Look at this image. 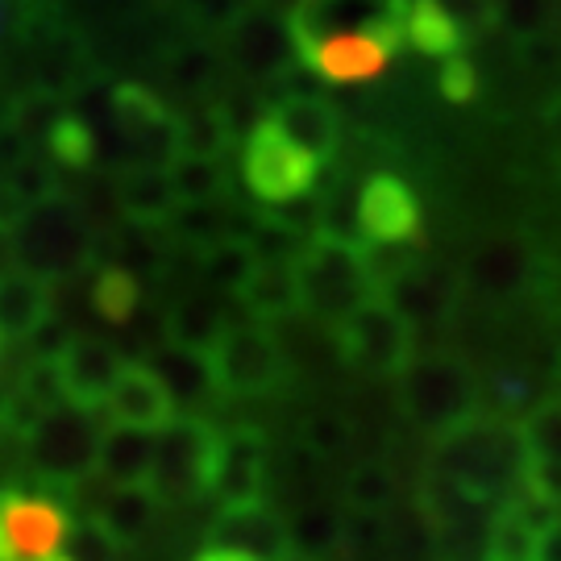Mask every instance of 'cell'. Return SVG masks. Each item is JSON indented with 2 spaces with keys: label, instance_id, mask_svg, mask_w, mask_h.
<instances>
[{
  "label": "cell",
  "instance_id": "6da1fadb",
  "mask_svg": "<svg viewBox=\"0 0 561 561\" xmlns=\"http://www.w3.org/2000/svg\"><path fill=\"white\" fill-rule=\"evenodd\" d=\"M408 13L412 0H296L287 34L324 83H366L408 46Z\"/></svg>",
  "mask_w": 561,
  "mask_h": 561
},
{
  "label": "cell",
  "instance_id": "7a4b0ae2",
  "mask_svg": "<svg viewBox=\"0 0 561 561\" xmlns=\"http://www.w3.org/2000/svg\"><path fill=\"white\" fill-rule=\"evenodd\" d=\"M296 279H300L304 312L337 324L350 312H358L366 300L382 296V283L375 275L370 250L362 241L317 238L308 241L296 259Z\"/></svg>",
  "mask_w": 561,
  "mask_h": 561
},
{
  "label": "cell",
  "instance_id": "3957f363",
  "mask_svg": "<svg viewBox=\"0 0 561 561\" xmlns=\"http://www.w3.org/2000/svg\"><path fill=\"white\" fill-rule=\"evenodd\" d=\"M482 403V387L466 362L449 354H428L408 366L400 379V412L424 428L433 442L454 433L458 424L474 421Z\"/></svg>",
  "mask_w": 561,
  "mask_h": 561
},
{
  "label": "cell",
  "instance_id": "277c9868",
  "mask_svg": "<svg viewBox=\"0 0 561 561\" xmlns=\"http://www.w3.org/2000/svg\"><path fill=\"white\" fill-rule=\"evenodd\" d=\"M333 345L341 362L375 379H403L416 362V324L403 317L387 296L366 300L358 312L333 324Z\"/></svg>",
  "mask_w": 561,
  "mask_h": 561
},
{
  "label": "cell",
  "instance_id": "5b68a950",
  "mask_svg": "<svg viewBox=\"0 0 561 561\" xmlns=\"http://www.w3.org/2000/svg\"><path fill=\"white\" fill-rule=\"evenodd\" d=\"M221 428L208 416H180L159 437V461L150 491L162 500V507H180L213 495L217 466H221Z\"/></svg>",
  "mask_w": 561,
  "mask_h": 561
},
{
  "label": "cell",
  "instance_id": "8992f818",
  "mask_svg": "<svg viewBox=\"0 0 561 561\" xmlns=\"http://www.w3.org/2000/svg\"><path fill=\"white\" fill-rule=\"evenodd\" d=\"M324 162H317L308 150H300L296 141L283 134L271 117H259L245 134L241 146V175L250 196L271 208H287L312 196L317 175Z\"/></svg>",
  "mask_w": 561,
  "mask_h": 561
},
{
  "label": "cell",
  "instance_id": "52a82bcc",
  "mask_svg": "<svg viewBox=\"0 0 561 561\" xmlns=\"http://www.w3.org/2000/svg\"><path fill=\"white\" fill-rule=\"evenodd\" d=\"M13 250H18L21 271H34L42 279H62L92 262V241L83 233L80 213L67 201H42L25 208V217L13 225Z\"/></svg>",
  "mask_w": 561,
  "mask_h": 561
},
{
  "label": "cell",
  "instance_id": "ba28073f",
  "mask_svg": "<svg viewBox=\"0 0 561 561\" xmlns=\"http://www.w3.org/2000/svg\"><path fill=\"white\" fill-rule=\"evenodd\" d=\"M217 396L225 400H250L275 391L283 379V345L262 324H229V333L208 354Z\"/></svg>",
  "mask_w": 561,
  "mask_h": 561
},
{
  "label": "cell",
  "instance_id": "9c48e42d",
  "mask_svg": "<svg viewBox=\"0 0 561 561\" xmlns=\"http://www.w3.org/2000/svg\"><path fill=\"white\" fill-rule=\"evenodd\" d=\"M71 512L18 486L0 491V561H50L71 541Z\"/></svg>",
  "mask_w": 561,
  "mask_h": 561
},
{
  "label": "cell",
  "instance_id": "30bf717a",
  "mask_svg": "<svg viewBox=\"0 0 561 561\" xmlns=\"http://www.w3.org/2000/svg\"><path fill=\"white\" fill-rule=\"evenodd\" d=\"M96 442H101V428L92 424V416L62 408L42 416L38 428L25 437V458L42 479L80 482L92 479L96 470Z\"/></svg>",
  "mask_w": 561,
  "mask_h": 561
},
{
  "label": "cell",
  "instance_id": "8fae6325",
  "mask_svg": "<svg viewBox=\"0 0 561 561\" xmlns=\"http://www.w3.org/2000/svg\"><path fill=\"white\" fill-rule=\"evenodd\" d=\"M354 233L366 250H400L421 233L416 192L396 175H370L354 204Z\"/></svg>",
  "mask_w": 561,
  "mask_h": 561
},
{
  "label": "cell",
  "instance_id": "7c38bea8",
  "mask_svg": "<svg viewBox=\"0 0 561 561\" xmlns=\"http://www.w3.org/2000/svg\"><path fill=\"white\" fill-rule=\"evenodd\" d=\"M266 461L271 442L259 428L238 424L221 437V466L213 482V503L217 512H238V507H259L266 503Z\"/></svg>",
  "mask_w": 561,
  "mask_h": 561
},
{
  "label": "cell",
  "instance_id": "4fadbf2b",
  "mask_svg": "<svg viewBox=\"0 0 561 561\" xmlns=\"http://www.w3.org/2000/svg\"><path fill=\"white\" fill-rule=\"evenodd\" d=\"M121 370H125V358L108 345L104 337H80L71 341V350L59 358V375H62V391H67V408L76 412H104L108 400H113V387H117Z\"/></svg>",
  "mask_w": 561,
  "mask_h": 561
},
{
  "label": "cell",
  "instance_id": "5bb4252c",
  "mask_svg": "<svg viewBox=\"0 0 561 561\" xmlns=\"http://www.w3.org/2000/svg\"><path fill=\"white\" fill-rule=\"evenodd\" d=\"M104 412H108V424L141 428V433H154V437H162L183 416L175 396L167 391V382L159 379V370L150 362H125Z\"/></svg>",
  "mask_w": 561,
  "mask_h": 561
},
{
  "label": "cell",
  "instance_id": "9a60e30c",
  "mask_svg": "<svg viewBox=\"0 0 561 561\" xmlns=\"http://www.w3.org/2000/svg\"><path fill=\"white\" fill-rule=\"evenodd\" d=\"M154 461H159V437L154 433L108 424V428H101V442H96L92 479H101L108 491L113 486H150Z\"/></svg>",
  "mask_w": 561,
  "mask_h": 561
},
{
  "label": "cell",
  "instance_id": "2e32d148",
  "mask_svg": "<svg viewBox=\"0 0 561 561\" xmlns=\"http://www.w3.org/2000/svg\"><path fill=\"white\" fill-rule=\"evenodd\" d=\"M208 549H241L262 561H279L291 553V541H287V524H279V516L259 503V507L217 512L208 528Z\"/></svg>",
  "mask_w": 561,
  "mask_h": 561
},
{
  "label": "cell",
  "instance_id": "e0dca14e",
  "mask_svg": "<svg viewBox=\"0 0 561 561\" xmlns=\"http://www.w3.org/2000/svg\"><path fill=\"white\" fill-rule=\"evenodd\" d=\"M50 317V279L21 266L0 271V337L30 341Z\"/></svg>",
  "mask_w": 561,
  "mask_h": 561
},
{
  "label": "cell",
  "instance_id": "ac0fdd59",
  "mask_svg": "<svg viewBox=\"0 0 561 561\" xmlns=\"http://www.w3.org/2000/svg\"><path fill=\"white\" fill-rule=\"evenodd\" d=\"M266 117L279 125L300 150H308L317 162H329L341 146V117L317 96H283Z\"/></svg>",
  "mask_w": 561,
  "mask_h": 561
},
{
  "label": "cell",
  "instance_id": "d6986e66",
  "mask_svg": "<svg viewBox=\"0 0 561 561\" xmlns=\"http://www.w3.org/2000/svg\"><path fill=\"white\" fill-rule=\"evenodd\" d=\"M238 304L259 324L287 321V317L304 312L296 262H259V266H254V275H250L245 287L238 291Z\"/></svg>",
  "mask_w": 561,
  "mask_h": 561
},
{
  "label": "cell",
  "instance_id": "ffe728a7",
  "mask_svg": "<svg viewBox=\"0 0 561 561\" xmlns=\"http://www.w3.org/2000/svg\"><path fill=\"white\" fill-rule=\"evenodd\" d=\"M162 512V500L150 486H113L96 507H92V520L101 524V533L117 549H134L141 545V537L150 533L154 516Z\"/></svg>",
  "mask_w": 561,
  "mask_h": 561
},
{
  "label": "cell",
  "instance_id": "44dd1931",
  "mask_svg": "<svg viewBox=\"0 0 561 561\" xmlns=\"http://www.w3.org/2000/svg\"><path fill=\"white\" fill-rule=\"evenodd\" d=\"M150 366L159 370V379L167 382V391L175 396L183 416H201V408L217 396V379L208 354H192V350H175V345H159L150 354Z\"/></svg>",
  "mask_w": 561,
  "mask_h": 561
},
{
  "label": "cell",
  "instance_id": "7402d4cb",
  "mask_svg": "<svg viewBox=\"0 0 561 561\" xmlns=\"http://www.w3.org/2000/svg\"><path fill=\"white\" fill-rule=\"evenodd\" d=\"M229 324L233 321L208 296H187L162 317V341L175 350H192V354H213L217 341L229 333Z\"/></svg>",
  "mask_w": 561,
  "mask_h": 561
},
{
  "label": "cell",
  "instance_id": "603a6c76",
  "mask_svg": "<svg viewBox=\"0 0 561 561\" xmlns=\"http://www.w3.org/2000/svg\"><path fill=\"white\" fill-rule=\"evenodd\" d=\"M345 507L337 503H308L300 516H291L287 524V541L291 553L317 558V553H345V524L350 516H341Z\"/></svg>",
  "mask_w": 561,
  "mask_h": 561
},
{
  "label": "cell",
  "instance_id": "cb8c5ba5",
  "mask_svg": "<svg viewBox=\"0 0 561 561\" xmlns=\"http://www.w3.org/2000/svg\"><path fill=\"white\" fill-rule=\"evenodd\" d=\"M486 545H491V558H500V561H537V553H541V533L528 524L516 495H507V500L491 512Z\"/></svg>",
  "mask_w": 561,
  "mask_h": 561
},
{
  "label": "cell",
  "instance_id": "d4e9b609",
  "mask_svg": "<svg viewBox=\"0 0 561 561\" xmlns=\"http://www.w3.org/2000/svg\"><path fill=\"white\" fill-rule=\"evenodd\" d=\"M396 503V474L382 461H362L345 474L341 507L354 516H382Z\"/></svg>",
  "mask_w": 561,
  "mask_h": 561
},
{
  "label": "cell",
  "instance_id": "484cf974",
  "mask_svg": "<svg viewBox=\"0 0 561 561\" xmlns=\"http://www.w3.org/2000/svg\"><path fill=\"white\" fill-rule=\"evenodd\" d=\"M141 304V283L129 266H101L92 283V308L108 324H129Z\"/></svg>",
  "mask_w": 561,
  "mask_h": 561
},
{
  "label": "cell",
  "instance_id": "4316f807",
  "mask_svg": "<svg viewBox=\"0 0 561 561\" xmlns=\"http://www.w3.org/2000/svg\"><path fill=\"white\" fill-rule=\"evenodd\" d=\"M296 437H300V449L308 458L333 461L354 442V424L345 421V416H337V412H308Z\"/></svg>",
  "mask_w": 561,
  "mask_h": 561
},
{
  "label": "cell",
  "instance_id": "83f0119b",
  "mask_svg": "<svg viewBox=\"0 0 561 561\" xmlns=\"http://www.w3.org/2000/svg\"><path fill=\"white\" fill-rule=\"evenodd\" d=\"M428 545H433V558L437 561H486L491 558V545H486V533L479 528V520L433 528V533H428Z\"/></svg>",
  "mask_w": 561,
  "mask_h": 561
},
{
  "label": "cell",
  "instance_id": "f1b7e54d",
  "mask_svg": "<svg viewBox=\"0 0 561 561\" xmlns=\"http://www.w3.org/2000/svg\"><path fill=\"white\" fill-rule=\"evenodd\" d=\"M528 454L541 461H558L561 466V400L537 403L528 416L520 421Z\"/></svg>",
  "mask_w": 561,
  "mask_h": 561
},
{
  "label": "cell",
  "instance_id": "f546056e",
  "mask_svg": "<svg viewBox=\"0 0 561 561\" xmlns=\"http://www.w3.org/2000/svg\"><path fill=\"white\" fill-rule=\"evenodd\" d=\"M18 391L34 403V408H42L46 416L67 408V391H62V375H59V362H55V358H34V362H30V366L21 370Z\"/></svg>",
  "mask_w": 561,
  "mask_h": 561
},
{
  "label": "cell",
  "instance_id": "4dcf8cb0",
  "mask_svg": "<svg viewBox=\"0 0 561 561\" xmlns=\"http://www.w3.org/2000/svg\"><path fill=\"white\" fill-rule=\"evenodd\" d=\"M516 495H528V500H541V503H549V507H561V466L558 461L528 458Z\"/></svg>",
  "mask_w": 561,
  "mask_h": 561
},
{
  "label": "cell",
  "instance_id": "1f68e13d",
  "mask_svg": "<svg viewBox=\"0 0 561 561\" xmlns=\"http://www.w3.org/2000/svg\"><path fill=\"white\" fill-rule=\"evenodd\" d=\"M71 561H113V553H117V545L108 541L101 533V524L92 520V516H83L80 528L71 533Z\"/></svg>",
  "mask_w": 561,
  "mask_h": 561
},
{
  "label": "cell",
  "instance_id": "d6a6232c",
  "mask_svg": "<svg viewBox=\"0 0 561 561\" xmlns=\"http://www.w3.org/2000/svg\"><path fill=\"white\" fill-rule=\"evenodd\" d=\"M192 561H262V558H254V553H241V549H208V545H204Z\"/></svg>",
  "mask_w": 561,
  "mask_h": 561
},
{
  "label": "cell",
  "instance_id": "836d02e7",
  "mask_svg": "<svg viewBox=\"0 0 561 561\" xmlns=\"http://www.w3.org/2000/svg\"><path fill=\"white\" fill-rule=\"evenodd\" d=\"M537 561H561V524H553V528L541 537V553H537Z\"/></svg>",
  "mask_w": 561,
  "mask_h": 561
},
{
  "label": "cell",
  "instance_id": "e575fe53",
  "mask_svg": "<svg viewBox=\"0 0 561 561\" xmlns=\"http://www.w3.org/2000/svg\"><path fill=\"white\" fill-rule=\"evenodd\" d=\"M279 561H317V558H304V553H287V558H279Z\"/></svg>",
  "mask_w": 561,
  "mask_h": 561
},
{
  "label": "cell",
  "instance_id": "d590c367",
  "mask_svg": "<svg viewBox=\"0 0 561 561\" xmlns=\"http://www.w3.org/2000/svg\"><path fill=\"white\" fill-rule=\"evenodd\" d=\"M50 561H71V558H67V553H59V558H50Z\"/></svg>",
  "mask_w": 561,
  "mask_h": 561
},
{
  "label": "cell",
  "instance_id": "8d00e7d4",
  "mask_svg": "<svg viewBox=\"0 0 561 561\" xmlns=\"http://www.w3.org/2000/svg\"><path fill=\"white\" fill-rule=\"evenodd\" d=\"M558 379H561V354H558Z\"/></svg>",
  "mask_w": 561,
  "mask_h": 561
},
{
  "label": "cell",
  "instance_id": "74e56055",
  "mask_svg": "<svg viewBox=\"0 0 561 561\" xmlns=\"http://www.w3.org/2000/svg\"><path fill=\"white\" fill-rule=\"evenodd\" d=\"M486 561H500V558H486Z\"/></svg>",
  "mask_w": 561,
  "mask_h": 561
},
{
  "label": "cell",
  "instance_id": "f35d334b",
  "mask_svg": "<svg viewBox=\"0 0 561 561\" xmlns=\"http://www.w3.org/2000/svg\"><path fill=\"white\" fill-rule=\"evenodd\" d=\"M0 18H4V13H0Z\"/></svg>",
  "mask_w": 561,
  "mask_h": 561
},
{
  "label": "cell",
  "instance_id": "ab89813d",
  "mask_svg": "<svg viewBox=\"0 0 561 561\" xmlns=\"http://www.w3.org/2000/svg\"><path fill=\"white\" fill-rule=\"evenodd\" d=\"M0 341H4V337H0Z\"/></svg>",
  "mask_w": 561,
  "mask_h": 561
}]
</instances>
